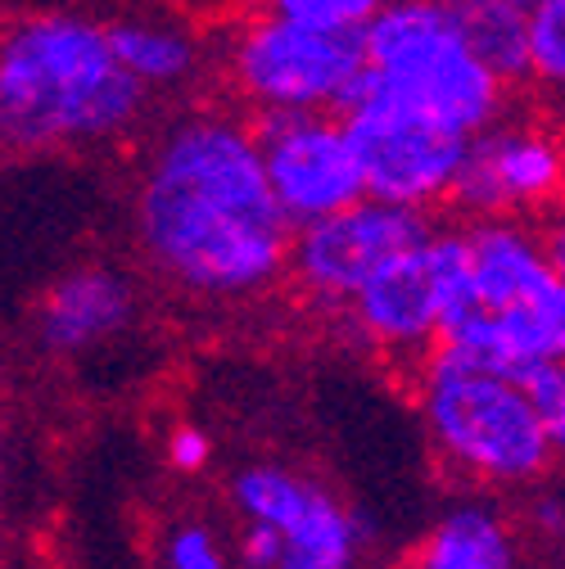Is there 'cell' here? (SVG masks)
I'll list each match as a JSON object with an SVG mask.
<instances>
[{"label":"cell","mask_w":565,"mask_h":569,"mask_svg":"<svg viewBox=\"0 0 565 569\" xmlns=\"http://www.w3.org/2000/svg\"><path fill=\"white\" fill-rule=\"evenodd\" d=\"M131 244L155 280L208 308H240L290 280L299 227L280 208L258 122L236 109H186L140 150Z\"/></svg>","instance_id":"obj_1"},{"label":"cell","mask_w":565,"mask_h":569,"mask_svg":"<svg viewBox=\"0 0 565 569\" xmlns=\"http://www.w3.org/2000/svg\"><path fill=\"white\" fill-rule=\"evenodd\" d=\"M150 87L122 63L105 19L87 10H28L0 41V131L19 154H91L127 140Z\"/></svg>","instance_id":"obj_2"},{"label":"cell","mask_w":565,"mask_h":569,"mask_svg":"<svg viewBox=\"0 0 565 569\" xmlns=\"http://www.w3.org/2000/svg\"><path fill=\"white\" fill-rule=\"evenodd\" d=\"M416 411L439 461L484 492H529L552 466L556 448L534 393L488 367L435 348L416 367Z\"/></svg>","instance_id":"obj_3"},{"label":"cell","mask_w":565,"mask_h":569,"mask_svg":"<svg viewBox=\"0 0 565 569\" xmlns=\"http://www.w3.org/2000/svg\"><path fill=\"white\" fill-rule=\"evenodd\" d=\"M363 87L453 131L479 136L507 118L512 82L475 46L462 0H389L363 32Z\"/></svg>","instance_id":"obj_4"},{"label":"cell","mask_w":565,"mask_h":569,"mask_svg":"<svg viewBox=\"0 0 565 569\" xmlns=\"http://www.w3.org/2000/svg\"><path fill=\"white\" fill-rule=\"evenodd\" d=\"M227 91L262 113L344 109L367 78V50L353 32H326L276 10H254L222 37Z\"/></svg>","instance_id":"obj_5"},{"label":"cell","mask_w":565,"mask_h":569,"mask_svg":"<svg viewBox=\"0 0 565 569\" xmlns=\"http://www.w3.org/2000/svg\"><path fill=\"white\" fill-rule=\"evenodd\" d=\"M479 312L475 262L466 227H430V236L398 253L367 290L344 308L353 335L398 362H426L444 335Z\"/></svg>","instance_id":"obj_6"},{"label":"cell","mask_w":565,"mask_h":569,"mask_svg":"<svg viewBox=\"0 0 565 569\" xmlns=\"http://www.w3.org/2000/svg\"><path fill=\"white\" fill-rule=\"evenodd\" d=\"M231 511L240 520L271 525L280 533V569H363L376 542L371 520L344 497L286 461H249L227 483Z\"/></svg>","instance_id":"obj_7"},{"label":"cell","mask_w":565,"mask_h":569,"mask_svg":"<svg viewBox=\"0 0 565 569\" xmlns=\"http://www.w3.org/2000/svg\"><path fill=\"white\" fill-rule=\"evenodd\" d=\"M339 113L348 122L353 150L363 159L367 194L403 208H420V212L453 203L475 136L453 131L371 87H358V96Z\"/></svg>","instance_id":"obj_8"},{"label":"cell","mask_w":565,"mask_h":569,"mask_svg":"<svg viewBox=\"0 0 565 569\" xmlns=\"http://www.w3.org/2000/svg\"><path fill=\"white\" fill-rule=\"evenodd\" d=\"M426 236L430 218L420 208L363 194L358 203L330 212V218L299 227L290 280L313 308L344 312L398 253H407Z\"/></svg>","instance_id":"obj_9"},{"label":"cell","mask_w":565,"mask_h":569,"mask_svg":"<svg viewBox=\"0 0 565 569\" xmlns=\"http://www.w3.org/2000/svg\"><path fill=\"white\" fill-rule=\"evenodd\" d=\"M565 203V127L498 118L470 140L453 208L466 218H538Z\"/></svg>","instance_id":"obj_10"},{"label":"cell","mask_w":565,"mask_h":569,"mask_svg":"<svg viewBox=\"0 0 565 569\" xmlns=\"http://www.w3.org/2000/svg\"><path fill=\"white\" fill-rule=\"evenodd\" d=\"M258 146H262L271 190L295 227L321 222L367 194L363 159L353 150L344 113L335 109L262 113Z\"/></svg>","instance_id":"obj_11"},{"label":"cell","mask_w":565,"mask_h":569,"mask_svg":"<svg viewBox=\"0 0 565 569\" xmlns=\"http://www.w3.org/2000/svg\"><path fill=\"white\" fill-rule=\"evenodd\" d=\"M136 280L113 262H78L68 267L32 312L37 348L50 358H87L113 343L136 321Z\"/></svg>","instance_id":"obj_12"},{"label":"cell","mask_w":565,"mask_h":569,"mask_svg":"<svg viewBox=\"0 0 565 569\" xmlns=\"http://www.w3.org/2000/svg\"><path fill=\"white\" fill-rule=\"evenodd\" d=\"M466 236L475 262V295L488 312L529 308L561 280L547 253V236L529 218H470Z\"/></svg>","instance_id":"obj_13"},{"label":"cell","mask_w":565,"mask_h":569,"mask_svg":"<svg viewBox=\"0 0 565 569\" xmlns=\"http://www.w3.org/2000/svg\"><path fill=\"white\" fill-rule=\"evenodd\" d=\"M412 569H525V533L498 502L462 497L420 533Z\"/></svg>","instance_id":"obj_14"},{"label":"cell","mask_w":565,"mask_h":569,"mask_svg":"<svg viewBox=\"0 0 565 569\" xmlns=\"http://www.w3.org/2000/svg\"><path fill=\"white\" fill-rule=\"evenodd\" d=\"M113 46L122 63L146 82L155 96L159 91H186L204 73V41L190 23L172 14H122L109 23Z\"/></svg>","instance_id":"obj_15"},{"label":"cell","mask_w":565,"mask_h":569,"mask_svg":"<svg viewBox=\"0 0 565 569\" xmlns=\"http://www.w3.org/2000/svg\"><path fill=\"white\" fill-rule=\"evenodd\" d=\"M484 59L507 82H529V0H462Z\"/></svg>","instance_id":"obj_16"},{"label":"cell","mask_w":565,"mask_h":569,"mask_svg":"<svg viewBox=\"0 0 565 569\" xmlns=\"http://www.w3.org/2000/svg\"><path fill=\"white\" fill-rule=\"evenodd\" d=\"M155 556H159V569H240L236 542H227V533L204 516H181L163 525Z\"/></svg>","instance_id":"obj_17"},{"label":"cell","mask_w":565,"mask_h":569,"mask_svg":"<svg viewBox=\"0 0 565 569\" xmlns=\"http://www.w3.org/2000/svg\"><path fill=\"white\" fill-rule=\"evenodd\" d=\"M529 82L565 96V0H529Z\"/></svg>","instance_id":"obj_18"},{"label":"cell","mask_w":565,"mask_h":569,"mask_svg":"<svg viewBox=\"0 0 565 569\" xmlns=\"http://www.w3.org/2000/svg\"><path fill=\"white\" fill-rule=\"evenodd\" d=\"M262 6L276 10V14H286V19L326 28V32H353V37H363L371 28V19L389 6V0H262Z\"/></svg>","instance_id":"obj_19"},{"label":"cell","mask_w":565,"mask_h":569,"mask_svg":"<svg viewBox=\"0 0 565 569\" xmlns=\"http://www.w3.org/2000/svg\"><path fill=\"white\" fill-rule=\"evenodd\" d=\"M525 525L547 547L552 565L565 569V483H538L525 492Z\"/></svg>","instance_id":"obj_20"},{"label":"cell","mask_w":565,"mask_h":569,"mask_svg":"<svg viewBox=\"0 0 565 569\" xmlns=\"http://www.w3.org/2000/svg\"><path fill=\"white\" fill-rule=\"evenodd\" d=\"M525 389L534 393L543 420H547V435H552V448H556V461H565V358L561 362H543Z\"/></svg>","instance_id":"obj_21"},{"label":"cell","mask_w":565,"mask_h":569,"mask_svg":"<svg viewBox=\"0 0 565 569\" xmlns=\"http://www.w3.org/2000/svg\"><path fill=\"white\" fill-rule=\"evenodd\" d=\"M214 435L208 430H199V425H172L168 430V439H163V466L172 470V475H186V479H195V475H204L208 466H214Z\"/></svg>","instance_id":"obj_22"},{"label":"cell","mask_w":565,"mask_h":569,"mask_svg":"<svg viewBox=\"0 0 565 569\" xmlns=\"http://www.w3.org/2000/svg\"><path fill=\"white\" fill-rule=\"evenodd\" d=\"M280 533L271 525H258V520H240V533H236V565L240 569H280Z\"/></svg>","instance_id":"obj_23"},{"label":"cell","mask_w":565,"mask_h":569,"mask_svg":"<svg viewBox=\"0 0 565 569\" xmlns=\"http://www.w3.org/2000/svg\"><path fill=\"white\" fill-rule=\"evenodd\" d=\"M543 236H547V253L556 262V271L565 276V203H556L547 212V222H543Z\"/></svg>","instance_id":"obj_24"},{"label":"cell","mask_w":565,"mask_h":569,"mask_svg":"<svg viewBox=\"0 0 565 569\" xmlns=\"http://www.w3.org/2000/svg\"><path fill=\"white\" fill-rule=\"evenodd\" d=\"M556 122H561V127H565V96H561V100H556Z\"/></svg>","instance_id":"obj_25"}]
</instances>
